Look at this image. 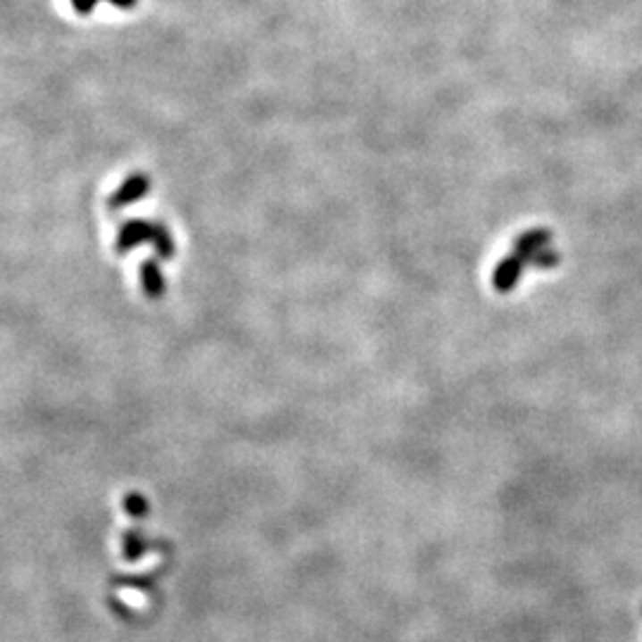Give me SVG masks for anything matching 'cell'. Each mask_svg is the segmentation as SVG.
Returning <instances> with one entry per match:
<instances>
[{
  "label": "cell",
  "mask_w": 642,
  "mask_h": 642,
  "mask_svg": "<svg viewBox=\"0 0 642 642\" xmlns=\"http://www.w3.org/2000/svg\"><path fill=\"white\" fill-rule=\"evenodd\" d=\"M143 240H155L157 246L163 247L164 254H171V246H170V236L164 229L155 224H146V221H134V224H129L121 233V247H131L136 243H143Z\"/></svg>",
  "instance_id": "cell-1"
},
{
  "label": "cell",
  "mask_w": 642,
  "mask_h": 642,
  "mask_svg": "<svg viewBox=\"0 0 642 642\" xmlns=\"http://www.w3.org/2000/svg\"><path fill=\"white\" fill-rule=\"evenodd\" d=\"M143 191H146V181H143V179H134V181H129V184L117 193V200L127 203V200H134L138 198V196H143Z\"/></svg>",
  "instance_id": "cell-2"
},
{
  "label": "cell",
  "mask_w": 642,
  "mask_h": 642,
  "mask_svg": "<svg viewBox=\"0 0 642 642\" xmlns=\"http://www.w3.org/2000/svg\"><path fill=\"white\" fill-rule=\"evenodd\" d=\"M74 3V7H77L79 13H91V7L98 3V0H71ZM110 3H114V5H120V7H131L136 3V0H110Z\"/></svg>",
  "instance_id": "cell-3"
}]
</instances>
